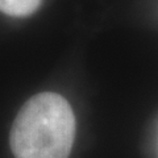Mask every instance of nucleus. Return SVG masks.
Segmentation results:
<instances>
[{
    "instance_id": "nucleus-1",
    "label": "nucleus",
    "mask_w": 158,
    "mask_h": 158,
    "mask_svg": "<svg viewBox=\"0 0 158 158\" xmlns=\"http://www.w3.org/2000/svg\"><path fill=\"white\" fill-rule=\"evenodd\" d=\"M75 137V117L65 98L53 92L34 95L23 106L11 129L16 158H67Z\"/></svg>"
},
{
    "instance_id": "nucleus-2",
    "label": "nucleus",
    "mask_w": 158,
    "mask_h": 158,
    "mask_svg": "<svg viewBox=\"0 0 158 158\" xmlns=\"http://www.w3.org/2000/svg\"><path fill=\"white\" fill-rule=\"evenodd\" d=\"M42 0H0V12L15 17H25L38 9Z\"/></svg>"
}]
</instances>
